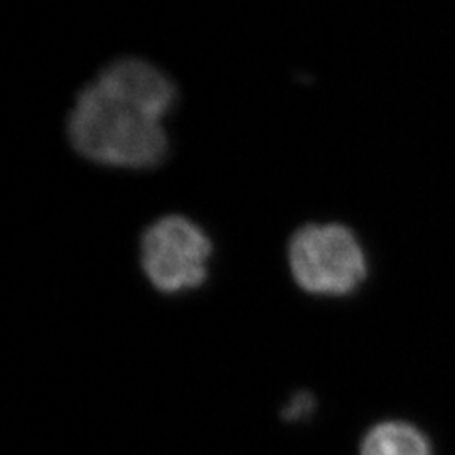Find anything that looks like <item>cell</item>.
<instances>
[{
  "instance_id": "3957f363",
  "label": "cell",
  "mask_w": 455,
  "mask_h": 455,
  "mask_svg": "<svg viewBox=\"0 0 455 455\" xmlns=\"http://www.w3.org/2000/svg\"><path fill=\"white\" fill-rule=\"evenodd\" d=\"M212 244L189 218L171 214L147 228L140 261L148 282L163 293L197 289L208 276Z\"/></svg>"
},
{
  "instance_id": "6da1fadb",
  "label": "cell",
  "mask_w": 455,
  "mask_h": 455,
  "mask_svg": "<svg viewBox=\"0 0 455 455\" xmlns=\"http://www.w3.org/2000/svg\"><path fill=\"white\" fill-rule=\"evenodd\" d=\"M178 101L163 68L122 56L84 84L68 115V139L92 163L118 169H152L167 156L164 118Z\"/></svg>"
},
{
  "instance_id": "7a4b0ae2",
  "label": "cell",
  "mask_w": 455,
  "mask_h": 455,
  "mask_svg": "<svg viewBox=\"0 0 455 455\" xmlns=\"http://www.w3.org/2000/svg\"><path fill=\"white\" fill-rule=\"evenodd\" d=\"M289 265L297 285L324 297L358 291L368 275V261L356 235L338 223H310L295 231Z\"/></svg>"
},
{
  "instance_id": "5b68a950",
  "label": "cell",
  "mask_w": 455,
  "mask_h": 455,
  "mask_svg": "<svg viewBox=\"0 0 455 455\" xmlns=\"http://www.w3.org/2000/svg\"><path fill=\"white\" fill-rule=\"evenodd\" d=\"M312 408H314V400H312V396L310 395H306V393H300V395H297L295 398H293L292 402H291V405L285 408V417L287 419H292V420H299V419H302L304 415H309L310 411H312Z\"/></svg>"
},
{
  "instance_id": "277c9868",
  "label": "cell",
  "mask_w": 455,
  "mask_h": 455,
  "mask_svg": "<svg viewBox=\"0 0 455 455\" xmlns=\"http://www.w3.org/2000/svg\"><path fill=\"white\" fill-rule=\"evenodd\" d=\"M361 455H432V447L417 427L383 422L368 430L361 443Z\"/></svg>"
}]
</instances>
